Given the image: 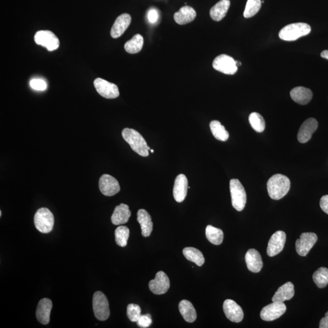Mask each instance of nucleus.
I'll return each mask as SVG.
<instances>
[{
	"label": "nucleus",
	"mask_w": 328,
	"mask_h": 328,
	"mask_svg": "<svg viewBox=\"0 0 328 328\" xmlns=\"http://www.w3.org/2000/svg\"><path fill=\"white\" fill-rule=\"evenodd\" d=\"M310 25L305 23H296L288 25L281 29L279 37L283 41L293 42L310 34Z\"/></svg>",
	"instance_id": "obj_3"
},
{
	"label": "nucleus",
	"mask_w": 328,
	"mask_h": 328,
	"mask_svg": "<svg viewBox=\"0 0 328 328\" xmlns=\"http://www.w3.org/2000/svg\"><path fill=\"white\" fill-rule=\"evenodd\" d=\"M321 57L328 60V50L323 51L321 52Z\"/></svg>",
	"instance_id": "obj_42"
},
{
	"label": "nucleus",
	"mask_w": 328,
	"mask_h": 328,
	"mask_svg": "<svg viewBox=\"0 0 328 328\" xmlns=\"http://www.w3.org/2000/svg\"><path fill=\"white\" fill-rule=\"evenodd\" d=\"M30 86L32 89L37 91H45L47 89V84L41 79H34L30 82Z\"/></svg>",
	"instance_id": "obj_37"
},
{
	"label": "nucleus",
	"mask_w": 328,
	"mask_h": 328,
	"mask_svg": "<svg viewBox=\"0 0 328 328\" xmlns=\"http://www.w3.org/2000/svg\"><path fill=\"white\" fill-rule=\"evenodd\" d=\"M286 310L287 307L284 303L273 302L263 308L260 317L264 321H274L283 316Z\"/></svg>",
	"instance_id": "obj_10"
},
{
	"label": "nucleus",
	"mask_w": 328,
	"mask_h": 328,
	"mask_svg": "<svg viewBox=\"0 0 328 328\" xmlns=\"http://www.w3.org/2000/svg\"><path fill=\"white\" fill-rule=\"evenodd\" d=\"M223 310L227 319L233 322L240 323L243 319V310L233 300L227 299L224 301Z\"/></svg>",
	"instance_id": "obj_15"
},
{
	"label": "nucleus",
	"mask_w": 328,
	"mask_h": 328,
	"mask_svg": "<svg viewBox=\"0 0 328 328\" xmlns=\"http://www.w3.org/2000/svg\"><path fill=\"white\" fill-rule=\"evenodd\" d=\"M320 205L321 210L328 215V195H324V196L321 197Z\"/></svg>",
	"instance_id": "obj_39"
},
{
	"label": "nucleus",
	"mask_w": 328,
	"mask_h": 328,
	"mask_svg": "<svg viewBox=\"0 0 328 328\" xmlns=\"http://www.w3.org/2000/svg\"><path fill=\"white\" fill-rule=\"evenodd\" d=\"M262 2L261 0H247L244 16L246 18L253 17L259 12Z\"/></svg>",
	"instance_id": "obj_35"
},
{
	"label": "nucleus",
	"mask_w": 328,
	"mask_h": 328,
	"mask_svg": "<svg viewBox=\"0 0 328 328\" xmlns=\"http://www.w3.org/2000/svg\"><path fill=\"white\" fill-rule=\"evenodd\" d=\"M213 67L215 70L227 75H234L238 71L236 61L226 54L217 56L213 62Z\"/></svg>",
	"instance_id": "obj_7"
},
{
	"label": "nucleus",
	"mask_w": 328,
	"mask_h": 328,
	"mask_svg": "<svg viewBox=\"0 0 328 328\" xmlns=\"http://www.w3.org/2000/svg\"><path fill=\"white\" fill-rule=\"evenodd\" d=\"M286 235L283 231H277L270 238L267 248V254L271 257L276 256L283 250L286 243Z\"/></svg>",
	"instance_id": "obj_14"
},
{
	"label": "nucleus",
	"mask_w": 328,
	"mask_h": 328,
	"mask_svg": "<svg viewBox=\"0 0 328 328\" xmlns=\"http://www.w3.org/2000/svg\"><path fill=\"white\" fill-rule=\"evenodd\" d=\"M150 151L151 153H154V150H152V149H150Z\"/></svg>",
	"instance_id": "obj_43"
},
{
	"label": "nucleus",
	"mask_w": 328,
	"mask_h": 328,
	"mask_svg": "<svg viewBox=\"0 0 328 328\" xmlns=\"http://www.w3.org/2000/svg\"><path fill=\"white\" fill-rule=\"evenodd\" d=\"M144 45V38L140 34H136L125 44V51L130 54H137L142 50Z\"/></svg>",
	"instance_id": "obj_29"
},
{
	"label": "nucleus",
	"mask_w": 328,
	"mask_h": 328,
	"mask_svg": "<svg viewBox=\"0 0 328 328\" xmlns=\"http://www.w3.org/2000/svg\"><path fill=\"white\" fill-rule=\"evenodd\" d=\"M292 99L300 105H306L313 98V92L311 89L303 87H298L292 89L290 92Z\"/></svg>",
	"instance_id": "obj_22"
},
{
	"label": "nucleus",
	"mask_w": 328,
	"mask_h": 328,
	"mask_svg": "<svg viewBox=\"0 0 328 328\" xmlns=\"http://www.w3.org/2000/svg\"><path fill=\"white\" fill-rule=\"evenodd\" d=\"M188 180L185 175L180 174L175 179L173 187V197L178 203H182L187 197Z\"/></svg>",
	"instance_id": "obj_17"
},
{
	"label": "nucleus",
	"mask_w": 328,
	"mask_h": 328,
	"mask_svg": "<svg viewBox=\"0 0 328 328\" xmlns=\"http://www.w3.org/2000/svg\"><path fill=\"white\" fill-rule=\"evenodd\" d=\"M131 22V17L128 14H123L119 16L111 30L112 37L117 38L123 35L130 26Z\"/></svg>",
	"instance_id": "obj_20"
},
{
	"label": "nucleus",
	"mask_w": 328,
	"mask_h": 328,
	"mask_svg": "<svg viewBox=\"0 0 328 328\" xmlns=\"http://www.w3.org/2000/svg\"><path fill=\"white\" fill-rule=\"evenodd\" d=\"M207 240L215 245H220L223 241L224 234L220 228L208 225L205 229Z\"/></svg>",
	"instance_id": "obj_31"
},
{
	"label": "nucleus",
	"mask_w": 328,
	"mask_h": 328,
	"mask_svg": "<svg viewBox=\"0 0 328 328\" xmlns=\"http://www.w3.org/2000/svg\"><path fill=\"white\" fill-rule=\"evenodd\" d=\"M291 187V181L286 176L281 174L274 175L267 181L268 194L271 198L279 200L286 196Z\"/></svg>",
	"instance_id": "obj_1"
},
{
	"label": "nucleus",
	"mask_w": 328,
	"mask_h": 328,
	"mask_svg": "<svg viewBox=\"0 0 328 328\" xmlns=\"http://www.w3.org/2000/svg\"><path fill=\"white\" fill-rule=\"evenodd\" d=\"M245 260L248 269L252 273H258L262 269L263 263L261 255L254 248H250L247 252Z\"/></svg>",
	"instance_id": "obj_18"
},
{
	"label": "nucleus",
	"mask_w": 328,
	"mask_h": 328,
	"mask_svg": "<svg viewBox=\"0 0 328 328\" xmlns=\"http://www.w3.org/2000/svg\"><path fill=\"white\" fill-rule=\"evenodd\" d=\"M122 135L136 153L141 157H148L150 147H148L147 142L139 132L133 129L125 128L122 132Z\"/></svg>",
	"instance_id": "obj_2"
},
{
	"label": "nucleus",
	"mask_w": 328,
	"mask_h": 328,
	"mask_svg": "<svg viewBox=\"0 0 328 328\" xmlns=\"http://www.w3.org/2000/svg\"><path fill=\"white\" fill-rule=\"evenodd\" d=\"M318 128V122L316 119L310 118L304 121L298 132L297 139L300 143L304 144L309 141L312 135Z\"/></svg>",
	"instance_id": "obj_16"
},
{
	"label": "nucleus",
	"mask_w": 328,
	"mask_h": 328,
	"mask_svg": "<svg viewBox=\"0 0 328 328\" xmlns=\"http://www.w3.org/2000/svg\"><path fill=\"white\" fill-rule=\"evenodd\" d=\"M130 230L126 226H119L115 230V238L118 246L124 247L127 245Z\"/></svg>",
	"instance_id": "obj_33"
},
{
	"label": "nucleus",
	"mask_w": 328,
	"mask_h": 328,
	"mask_svg": "<svg viewBox=\"0 0 328 328\" xmlns=\"http://www.w3.org/2000/svg\"><path fill=\"white\" fill-rule=\"evenodd\" d=\"M230 191L233 206L238 211L243 210L246 204L247 195L243 185L237 179L230 180Z\"/></svg>",
	"instance_id": "obj_5"
},
{
	"label": "nucleus",
	"mask_w": 328,
	"mask_h": 328,
	"mask_svg": "<svg viewBox=\"0 0 328 328\" xmlns=\"http://www.w3.org/2000/svg\"><path fill=\"white\" fill-rule=\"evenodd\" d=\"M184 257L186 259L195 263L198 266H202L205 262V259L203 253L196 248L185 247L182 251Z\"/></svg>",
	"instance_id": "obj_28"
},
{
	"label": "nucleus",
	"mask_w": 328,
	"mask_h": 328,
	"mask_svg": "<svg viewBox=\"0 0 328 328\" xmlns=\"http://www.w3.org/2000/svg\"><path fill=\"white\" fill-rule=\"evenodd\" d=\"M149 288L154 294L162 295L167 293L170 288V280L163 271H160L156 275L154 280L149 282Z\"/></svg>",
	"instance_id": "obj_13"
},
{
	"label": "nucleus",
	"mask_w": 328,
	"mask_h": 328,
	"mask_svg": "<svg viewBox=\"0 0 328 328\" xmlns=\"http://www.w3.org/2000/svg\"><path fill=\"white\" fill-rule=\"evenodd\" d=\"M137 220L140 224L142 235L144 237L150 236L153 231V224L150 215L144 209H140L138 211Z\"/></svg>",
	"instance_id": "obj_24"
},
{
	"label": "nucleus",
	"mask_w": 328,
	"mask_h": 328,
	"mask_svg": "<svg viewBox=\"0 0 328 328\" xmlns=\"http://www.w3.org/2000/svg\"><path fill=\"white\" fill-rule=\"evenodd\" d=\"M127 316L132 322H137L141 316V309L137 304L131 303L127 306Z\"/></svg>",
	"instance_id": "obj_36"
},
{
	"label": "nucleus",
	"mask_w": 328,
	"mask_h": 328,
	"mask_svg": "<svg viewBox=\"0 0 328 328\" xmlns=\"http://www.w3.org/2000/svg\"><path fill=\"white\" fill-rule=\"evenodd\" d=\"M94 87L98 93L106 99H115L119 97L118 86L101 78L96 79L94 82Z\"/></svg>",
	"instance_id": "obj_9"
},
{
	"label": "nucleus",
	"mask_w": 328,
	"mask_h": 328,
	"mask_svg": "<svg viewBox=\"0 0 328 328\" xmlns=\"http://www.w3.org/2000/svg\"><path fill=\"white\" fill-rule=\"evenodd\" d=\"M152 323V319L150 314H147L141 315L137 321V324L139 327L142 328H147L150 327Z\"/></svg>",
	"instance_id": "obj_38"
},
{
	"label": "nucleus",
	"mask_w": 328,
	"mask_h": 328,
	"mask_svg": "<svg viewBox=\"0 0 328 328\" xmlns=\"http://www.w3.org/2000/svg\"><path fill=\"white\" fill-rule=\"evenodd\" d=\"M35 226L43 234H48L52 230L54 224V217L47 208H41L36 211L34 216Z\"/></svg>",
	"instance_id": "obj_4"
},
{
	"label": "nucleus",
	"mask_w": 328,
	"mask_h": 328,
	"mask_svg": "<svg viewBox=\"0 0 328 328\" xmlns=\"http://www.w3.org/2000/svg\"><path fill=\"white\" fill-rule=\"evenodd\" d=\"M313 280L318 287L324 288L328 284V269L321 267L317 269L313 274Z\"/></svg>",
	"instance_id": "obj_32"
},
{
	"label": "nucleus",
	"mask_w": 328,
	"mask_h": 328,
	"mask_svg": "<svg viewBox=\"0 0 328 328\" xmlns=\"http://www.w3.org/2000/svg\"><path fill=\"white\" fill-rule=\"evenodd\" d=\"M320 328H328V311L325 316L321 319L319 324Z\"/></svg>",
	"instance_id": "obj_41"
},
{
	"label": "nucleus",
	"mask_w": 328,
	"mask_h": 328,
	"mask_svg": "<svg viewBox=\"0 0 328 328\" xmlns=\"http://www.w3.org/2000/svg\"><path fill=\"white\" fill-rule=\"evenodd\" d=\"M197 16V12L190 6H185L182 7L175 13L174 20L178 25H184L193 22Z\"/></svg>",
	"instance_id": "obj_23"
},
{
	"label": "nucleus",
	"mask_w": 328,
	"mask_h": 328,
	"mask_svg": "<svg viewBox=\"0 0 328 328\" xmlns=\"http://www.w3.org/2000/svg\"><path fill=\"white\" fill-rule=\"evenodd\" d=\"M92 305L96 319L101 321L107 320L110 315L109 303L107 297L101 291L94 294Z\"/></svg>",
	"instance_id": "obj_6"
},
{
	"label": "nucleus",
	"mask_w": 328,
	"mask_h": 328,
	"mask_svg": "<svg viewBox=\"0 0 328 328\" xmlns=\"http://www.w3.org/2000/svg\"><path fill=\"white\" fill-rule=\"evenodd\" d=\"M34 41L36 44L41 45L49 51L56 50L59 47L60 42L57 36L49 31L36 32Z\"/></svg>",
	"instance_id": "obj_8"
},
{
	"label": "nucleus",
	"mask_w": 328,
	"mask_h": 328,
	"mask_svg": "<svg viewBox=\"0 0 328 328\" xmlns=\"http://www.w3.org/2000/svg\"><path fill=\"white\" fill-rule=\"evenodd\" d=\"M52 303L49 299H43L39 301L36 311V319L43 324H48L50 321Z\"/></svg>",
	"instance_id": "obj_19"
},
{
	"label": "nucleus",
	"mask_w": 328,
	"mask_h": 328,
	"mask_svg": "<svg viewBox=\"0 0 328 328\" xmlns=\"http://www.w3.org/2000/svg\"><path fill=\"white\" fill-rule=\"evenodd\" d=\"M99 185L101 193L107 197L114 196L121 190L120 185L117 179L107 174L102 176Z\"/></svg>",
	"instance_id": "obj_11"
},
{
	"label": "nucleus",
	"mask_w": 328,
	"mask_h": 328,
	"mask_svg": "<svg viewBox=\"0 0 328 328\" xmlns=\"http://www.w3.org/2000/svg\"><path fill=\"white\" fill-rule=\"evenodd\" d=\"M179 310L184 320L188 323H193L197 319L196 310L190 301L184 300L179 304Z\"/></svg>",
	"instance_id": "obj_27"
},
{
	"label": "nucleus",
	"mask_w": 328,
	"mask_h": 328,
	"mask_svg": "<svg viewBox=\"0 0 328 328\" xmlns=\"http://www.w3.org/2000/svg\"><path fill=\"white\" fill-rule=\"evenodd\" d=\"M2 211H0V216L2 217Z\"/></svg>",
	"instance_id": "obj_44"
},
{
	"label": "nucleus",
	"mask_w": 328,
	"mask_h": 328,
	"mask_svg": "<svg viewBox=\"0 0 328 328\" xmlns=\"http://www.w3.org/2000/svg\"><path fill=\"white\" fill-rule=\"evenodd\" d=\"M295 294L294 286L291 282H287L277 291L273 297V302L283 303L286 300L293 299Z\"/></svg>",
	"instance_id": "obj_25"
},
{
	"label": "nucleus",
	"mask_w": 328,
	"mask_h": 328,
	"mask_svg": "<svg viewBox=\"0 0 328 328\" xmlns=\"http://www.w3.org/2000/svg\"><path fill=\"white\" fill-rule=\"evenodd\" d=\"M148 21L150 23H154L158 21V12L155 9H151L148 12Z\"/></svg>",
	"instance_id": "obj_40"
},
{
	"label": "nucleus",
	"mask_w": 328,
	"mask_h": 328,
	"mask_svg": "<svg viewBox=\"0 0 328 328\" xmlns=\"http://www.w3.org/2000/svg\"><path fill=\"white\" fill-rule=\"evenodd\" d=\"M318 237L316 234L312 233L301 234L299 239H298L296 243L297 254L301 257H306L316 243Z\"/></svg>",
	"instance_id": "obj_12"
},
{
	"label": "nucleus",
	"mask_w": 328,
	"mask_h": 328,
	"mask_svg": "<svg viewBox=\"0 0 328 328\" xmlns=\"http://www.w3.org/2000/svg\"><path fill=\"white\" fill-rule=\"evenodd\" d=\"M251 127L258 132H262L266 127V123L262 115L258 112H253L248 117Z\"/></svg>",
	"instance_id": "obj_34"
},
{
	"label": "nucleus",
	"mask_w": 328,
	"mask_h": 328,
	"mask_svg": "<svg viewBox=\"0 0 328 328\" xmlns=\"http://www.w3.org/2000/svg\"><path fill=\"white\" fill-rule=\"evenodd\" d=\"M210 128L214 137L218 141L225 142L229 138L228 131L218 121H212L210 123Z\"/></svg>",
	"instance_id": "obj_30"
},
{
	"label": "nucleus",
	"mask_w": 328,
	"mask_h": 328,
	"mask_svg": "<svg viewBox=\"0 0 328 328\" xmlns=\"http://www.w3.org/2000/svg\"><path fill=\"white\" fill-rule=\"evenodd\" d=\"M131 217V211L128 205L121 204L115 207L111 216V222L114 225H121L127 223Z\"/></svg>",
	"instance_id": "obj_21"
},
{
	"label": "nucleus",
	"mask_w": 328,
	"mask_h": 328,
	"mask_svg": "<svg viewBox=\"0 0 328 328\" xmlns=\"http://www.w3.org/2000/svg\"><path fill=\"white\" fill-rule=\"evenodd\" d=\"M230 6V0H221L211 8L210 17L215 22L222 21L226 16Z\"/></svg>",
	"instance_id": "obj_26"
}]
</instances>
